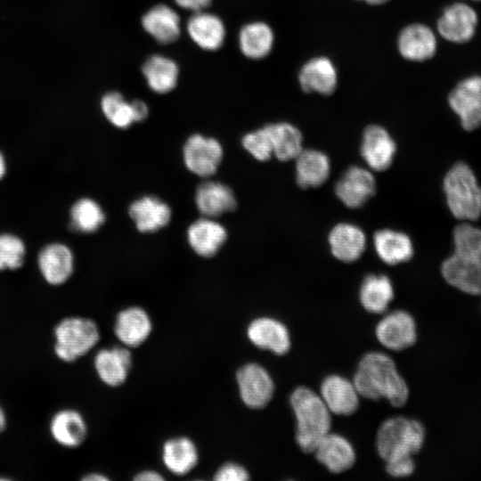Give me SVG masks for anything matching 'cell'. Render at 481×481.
Masks as SVG:
<instances>
[{
	"instance_id": "7dc6e473",
	"label": "cell",
	"mask_w": 481,
	"mask_h": 481,
	"mask_svg": "<svg viewBox=\"0 0 481 481\" xmlns=\"http://www.w3.org/2000/svg\"><path fill=\"white\" fill-rule=\"evenodd\" d=\"M358 1H363L369 4L379 5V4H385L389 0H358Z\"/></svg>"
},
{
	"instance_id": "52a82bcc",
	"label": "cell",
	"mask_w": 481,
	"mask_h": 481,
	"mask_svg": "<svg viewBox=\"0 0 481 481\" xmlns=\"http://www.w3.org/2000/svg\"><path fill=\"white\" fill-rule=\"evenodd\" d=\"M240 399L249 408H264L272 399L273 381L268 371L256 363L241 366L236 373Z\"/></svg>"
},
{
	"instance_id": "9c48e42d",
	"label": "cell",
	"mask_w": 481,
	"mask_h": 481,
	"mask_svg": "<svg viewBox=\"0 0 481 481\" xmlns=\"http://www.w3.org/2000/svg\"><path fill=\"white\" fill-rule=\"evenodd\" d=\"M449 104L466 130L481 125V77H471L457 85L449 95Z\"/></svg>"
},
{
	"instance_id": "2e32d148",
	"label": "cell",
	"mask_w": 481,
	"mask_h": 481,
	"mask_svg": "<svg viewBox=\"0 0 481 481\" xmlns=\"http://www.w3.org/2000/svg\"><path fill=\"white\" fill-rule=\"evenodd\" d=\"M49 431L52 438L65 448L80 446L87 435V424L77 410L65 408L57 411L51 418Z\"/></svg>"
},
{
	"instance_id": "d4e9b609",
	"label": "cell",
	"mask_w": 481,
	"mask_h": 481,
	"mask_svg": "<svg viewBox=\"0 0 481 481\" xmlns=\"http://www.w3.org/2000/svg\"><path fill=\"white\" fill-rule=\"evenodd\" d=\"M128 213L137 230L142 232H156L166 226L171 219L169 206L154 196H143L135 200Z\"/></svg>"
},
{
	"instance_id": "8fae6325",
	"label": "cell",
	"mask_w": 481,
	"mask_h": 481,
	"mask_svg": "<svg viewBox=\"0 0 481 481\" xmlns=\"http://www.w3.org/2000/svg\"><path fill=\"white\" fill-rule=\"evenodd\" d=\"M376 181L366 168L348 167L335 185V193L340 201L350 208H358L375 193Z\"/></svg>"
},
{
	"instance_id": "cb8c5ba5",
	"label": "cell",
	"mask_w": 481,
	"mask_h": 481,
	"mask_svg": "<svg viewBox=\"0 0 481 481\" xmlns=\"http://www.w3.org/2000/svg\"><path fill=\"white\" fill-rule=\"evenodd\" d=\"M186 28L191 39L204 50H217L224 41L225 28L222 20L203 10L194 12Z\"/></svg>"
},
{
	"instance_id": "d6a6232c",
	"label": "cell",
	"mask_w": 481,
	"mask_h": 481,
	"mask_svg": "<svg viewBox=\"0 0 481 481\" xmlns=\"http://www.w3.org/2000/svg\"><path fill=\"white\" fill-rule=\"evenodd\" d=\"M142 70L148 86L156 93L166 94L176 86L179 69L168 57L154 54L146 60Z\"/></svg>"
},
{
	"instance_id": "603a6c76",
	"label": "cell",
	"mask_w": 481,
	"mask_h": 481,
	"mask_svg": "<svg viewBox=\"0 0 481 481\" xmlns=\"http://www.w3.org/2000/svg\"><path fill=\"white\" fill-rule=\"evenodd\" d=\"M397 48L399 53L406 60L426 61L436 52V37L428 27L423 24H411L400 32Z\"/></svg>"
},
{
	"instance_id": "ab89813d",
	"label": "cell",
	"mask_w": 481,
	"mask_h": 481,
	"mask_svg": "<svg viewBox=\"0 0 481 481\" xmlns=\"http://www.w3.org/2000/svg\"><path fill=\"white\" fill-rule=\"evenodd\" d=\"M213 478L216 481H246L249 475L243 466L236 462H226L217 469Z\"/></svg>"
},
{
	"instance_id": "8d00e7d4",
	"label": "cell",
	"mask_w": 481,
	"mask_h": 481,
	"mask_svg": "<svg viewBox=\"0 0 481 481\" xmlns=\"http://www.w3.org/2000/svg\"><path fill=\"white\" fill-rule=\"evenodd\" d=\"M101 108L105 118L116 127L127 128L135 122L131 102H127L118 92L104 94Z\"/></svg>"
},
{
	"instance_id": "7a4b0ae2",
	"label": "cell",
	"mask_w": 481,
	"mask_h": 481,
	"mask_svg": "<svg viewBox=\"0 0 481 481\" xmlns=\"http://www.w3.org/2000/svg\"><path fill=\"white\" fill-rule=\"evenodd\" d=\"M454 252L442 265V273L452 287L481 295V230L467 223L453 232Z\"/></svg>"
},
{
	"instance_id": "5bb4252c",
	"label": "cell",
	"mask_w": 481,
	"mask_h": 481,
	"mask_svg": "<svg viewBox=\"0 0 481 481\" xmlns=\"http://www.w3.org/2000/svg\"><path fill=\"white\" fill-rule=\"evenodd\" d=\"M113 330L123 346L137 347L150 337L152 330L151 319L143 308L129 306L117 314Z\"/></svg>"
},
{
	"instance_id": "4dcf8cb0",
	"label": "cell",
	"mask_w": 481,
	"mask_h": 481,
	"mask_svg": "<svg viewBox=\"0 0 481 481\" xmlns=\"http://www.w3.org/2000/svg\"><path fill=\"white\" fill-rule=\"evenodd\" d=\"M373 245L379 257L390 265L406 262L413 255V245L410 237L392 229L376 232Z\"/></svg>"
},
{
	"instance_id": "d6986e66",
	"label": "cell",
	"mask_w": 481,
	"mask_h": 481,
	"mask_svg": "<svg viewBox=\"0 0 481 481\" xmlns=\"http://www.w3.org/2000/svg\"><path fill=\"white\" fill-rule=\"evenodd\" d=\"M299 85L306 93L332 94L338 84V72L334 63L325 56L307 61L298 75Z\"/></svg>"
},
{
	"instance_id": "f35d334b",
	"label": "cell",
	"mask_w": 481,
	"mask_h": 481,
	"mask_svg": "<svg viewBox=\"0 0 481 481\" xmlns=\"http://www.w3.org/2000/svg\"><path fill=\"white\" fill-rule=\"evenodd\" d=\"M242 146L259 161H266L273 155L272 143L265 126L245 135Z\"/></svg>"
},
{
	"instance_id": "277c9868",
	"label": "cell",
	"mask_w": 481,
	"mask_h": 481,
	"mask_svg": "<svg viewBox=\"0 0 481 481\" xmlns=\"http://www.w3.org/2000/svg\"><path fill=\"white\" fill-rule=\"evenodd\" d=\"M53 353L64 363H73L87 355L99 342L97 323L87 317L69 316L53 329Z\"/></svg>"
},
{
	"instance_id": "e575fe53",
	"label": "cell",
	"mask_w": 481,
	"mask_h": 481,
	"mask_svg": "<svg viewBox=\"0 0 481 481\" xmlns=\"http://www.w3.org/2000/svg\"><path fill=\"white\" fill-rule=\"evenodd\" d=\"M359 298L368 312L383 313L394 298L391 281L383 274L367 275L361 285Z\"/></svg>"
},
{
	"instance_id": "ba28073f",
	"label": "cell",
	"mask_w": 481,
	"mask_h": 481,
	"mask_svg": "<svg viewBox=\"0 0 481 481\" xmlns=\"http://www.w3.org/2000/svg\"><path fill=\"white\" fill-rule=\"evenodd\" d=\"M183 155L184 164L192 173L209 177L218 169L223 149L217 140L195 134L184 143Z\"/></svg>"
},
{
	"instance_id": "ffe728a7",
	"label": "cell",
	"mask_w": 481,
	"mask_h": 481,
	"mask_svg": "<svg viewBox=\"0 0 481 481\" xmlns=\"http://www.w3.org/2000/svg\"><path fill=\"white\" fill-rule=\"evenodd\" d=\"M316 459L332 473L349 469L355 461V452L344 436L329 432L314 450Z\"/></svg>"
},
{
	"instance_id": "6da1fadb",
	"label": "cell",
	"mask_w": 481,
	"mask_h": 481,
	"mask_svg": "<svg viewBox=\"0 0 481 481\" xmlns=\"http://www.w3.org/2000/svg\"><path fill=\"white\" fill-rule=\"evenodd\" d=\"M353 383L359 395L373 400L386 398L395 407L403 406L409 396L406 381L395 362L380 352H371L362 358Z\"/></svg>"
},
{
	"instance_id": "c3c4849f",
	"label": "cell",
	"mask_w": 481,
	"mask_h": 481,
	"mask_svg": "<svg viewBox=\"0 0 481 481\" xmlns=\"http://www.w3.org/2000/svg\"><path fill=\"white\" fill-rule=\"evenodd\" d=\"M4 172H5L4 159L2 154L0 153V179L4 176Z\"/></svg>"
},
{
	"instance_id": "30bf717a",
	"label": "cell",
	"mask_w": 481,
	"mask_h": 481,
	"mask_svg": "<svg viewBox=\"0 0 481 481\" xmlns=\"http://www.w3.org/2000/svg\"><path fill=\"white\" fill-rule=\"evenodd\" d=\"M416 324L405 311L396 310L384 316L376 326V337L385 347L400 351L412 346L417 338Z\"/></svg>"
},
{
	"instance_id": "7c38bea8",
	"label": "cell",
	"mask_w": 481,
	"mask_h": 481,
	"mask_svg": "<svg viewBox=\"0 0 481 481\" xmlns=\"http://www.w3.org/2000/svg\"><path fill=\"white\" fill-rule=\"evenodd\" d=\"M396 145L389 133L381 126L371 125L363 132L361 155L374 171L387 169L394 159Z\"/></svg>"
},
{
	"instance_id": "484cf974",
	"label": "cell",
	"mask_w": 481,
	"mask_h": 481,
	"mask_svg": "<svg viewBox=\"0 0 481 481\" xmlns=\"http://www.w3.org/2000/svg\"><path fill=\"white\" fill-rule=\"evenodd\" d=\"M195 203L204 216L212 218L233 210L237 204L231 188L215 181H205L198 186Z\"/></svg>"
},
{
	"instance_id": "44dd1931",
	"label": "cell",
	"mask_w": 481,
	"mask_h": 481,
	"mask_svg": "<svg viewBox=\"0 0 481 481\" xmlns=\"http://www.w3.org/2000/svg\"><path fill=\"white\" fill-rule=\"evenodd\" d=\"M328 240L332 255L346 263L359 259L366 247L364 232L349 223L336 224L330 230Z\"/></svg>"
},
{
	"instance_id": "5b68a950",
	"label": "cell",
	"mask_w": 481,
	"mask_h": 481,
	"mask_svg": "<svg viewBox=\"0 0 481 481\" xmlns=\"http://www.w3.org/2000/svg\"><path fill=\"white\" fill-rule=\"evenodd\" d=\"M448 207L458 219L475 221L481 215V188L465 163L455 164L444 179Z\"/></svg>"
},
{
	"instance_id": "4316f807",
	"label": "cell",
	"mask_w": 481,
	"mask_h": 481,
	"mask_svg": "<svg viewBox=\"0 0 481 481\" xmlns=\"http://www.w3.org/2000/svg\"><path fill=\"white\" fill-rule=\"evenodd\" d=\"M38 265L49 284L61 285L68 281L73 272L72 253L65 245H48L39 254Z\"/></svg>"
},
{
	"instance_id": "60d3db41",
	"label": "cell",
	"mask_w": 481,
	"mask_h": 481,
	"mask_svg": "<svg viewBox=\"0 0 481 481\" xmlns=\"http://www.w3.org/2000/svg\"><path fill=\"white\" fill-rule=\"evenodd\" d=\"M415 465L412 455L395 457L386 461L387 473L395 477H405L412 474Z\"/></svg>"
},
{
	"instance_id": "83f0119b",
	"label": "cell",
	"mask_w": 481,
	"mask_h": 481,
	"mask_svg": "<svg viewBox=\"0 0 481 481\" xmlns=\"http://www.w3.org/2000/svg\"><path fill=\"white\" fill-rule=\"evenodd\" d=\"M144 30L161 44L175 41L181 33L180 17L166 4H157L142 18Z\"/></svg>"
},
{
	"instance_id": "ee69618b",
	"label": "cell",
	"mask_w": 481,
	"mask_h": 481,
	"mask_svg": "<svg viewBox=\"0 0 481 481\" xmlns=\"http://www.w3.org/2000/svg\"><path fill=\"white\" fill-rule=\"evenodd\" d=\"M163 479L164 477L160 473L151 469L141 471L134 477L136 481H161Z\"/></svg>"
},
{
	"instance_id": "7402d4cb",
	"label": "cell",
	"mask_w": 481,
	"mask_h": 481,
	"mask_svg": "<svg viewBox=\"0 0 481 481\" xmlns=\"http://www.w3.org/2000/svg\"><path fill=\"white\" fill-rule=\"evenodd\" d=\"M227 238L225 228L212 217L203 216L193 222L187 231V240L193 251L200 257L216 255Z\"/></svg>"
},
{
	"instance_id": "7bdbcfd3",
	"label": "cell",
	"mask_w": 481,
	"mask_h": 481,
	"mask_svg": "<svg viewBox=\"0 0 481 481\" xmlns=\"http://www.w3.org/2000/svg\"><path fill=\"white\" fill-rule=\"evenodd\" d=\"M131 108L135 121L139 122L147 118L149 110L143 101L135 100L131 102Z\"/></svg>"
},
{
	"instance_id": "e0dca14e",
	"label": "cell",
	"mask_w": 481,
	"mask_h": 481,
	"mask_svg": "<svg viewBox=\"0 0 481 481\" xmlns=\"http://www.w3.org/2000/svg\"><path fill=\"white\" fill-rule=\"evenodd\" d=\"M321 397L330 412L337 415H350L359 404V394L353 381L336 374L323 379Z\"/></svg>"
},
{
	"instance_id": "d590c367",
	"label": "cell",
	"mask_w": 481,
	"mask_h": 481,
	"mask_svg": "<svg viewBox=\"0 0 481 481\" xmlns=\"http://www.w3.org/2000/svg\"><path fill=\"white\" fill-rule=\"evenodd\" d=\"M72 227L82 232H93L103 224L105 216L100 205L87 198L77 200L70 211Z\"/></svg>"
},
{
	"instance_id": "8992f818",
	"label": "cell",
	"mask_w": 481,
	"mask_h": 481,
	"mask_svg": "<svg viewBox=\"0 0 481 481\" xmlns=\"http://www.w3.org/2000/svg\"><path fill=\"white\" fill-rule=\"evenodd\" d=\"M424 440L425 429L420 421L394 417L380 425L376 445L379 456L386 461L395 457L412 456L421 449Z\"/></svg>"
},
{
	"instance_id": "836d02e7",
	"label": "cell",
	"mask_w": 481,
	"mask_h": 481,
	"mask_svg": "<svg viewBox=\"0 0 481 481\" xmlns=\"http://www.w3.org/2000/svg\"><path fill=\"white\" fill-rule=\"evenodd\" d=\"M265 126L271 139L273 155L281 161L295 159L303 150V137L299 129L287 122Z\"/></svg>"
},
{
	"instance_id": "74e56055",
	"label": "cell",
	"mask_w": 481,
	"mask_h": 481,
	"mask_svg": "<svg viewBox=\"0 0 481 481\" xmlns=\"http://www.w3.org/2000/svg\"><path fill=\"white\" fill-rule=\"evenodd\" d=\"M25 247L18 237L0 235V270H15L23 264Z\"/></svg>"
},
{
	"instance_id": "b9f144b4",
	"label": "cell",
	"mask_w": 481,
	"mask_h": 481,
	"mask_svg": "<svg viewBox=\"0 0 481 481\" xmlns=\"http://www.w3.org/2000/svg\"><path fill=\"white\" fill-rule=\"evenodd\" d=\"M211 0H175L180 7L192 12L204 10Z\"/></svg>"
},
{
	"instance_id": "3957f363",
	"label": "cell",
	"mask_w": 481,
	"mask_h": 481,
	"mask_svg": "<svg viewBox=\"0 0 481 481\" xmlns=\"http://www.w3.org/2000/svg\"><path fill=\"white\" fill-rule=\"evenodd\" d=\"M289 403L297 420V443L303 452H313L330 430L331 412L321 395L306 387H297Z\"/></svg>"
},
{
	"instance_id": "1f68e13d",
	"label": "cell",
	"mask_w": 481,
	"mask_h": 481,
	"mask_svg": "<svg viewBox=\"0 0 481 481\" xmlns=\"http://www.w3.org/2000/svg\"><path fill=\"white\" fill-rule=\"evenodd\" d=\"M273 40L271 27L263 21L248 23L239 33V46L241 53L254 60L268 55L273 48Z\"/></svg>"
},
{
	"instance_id": "ac0fdd59",
	"label": "cell",
	"mask_w": 481,
	"mask_h": 481,
	"mask_svg": "<svg viewBox=\"0 0 481 481\" xmlns=\"http://www.w3.org/2000/svg\"><path fill=\"white\" fill-rule=\"evenodd\" d=\"M477 17L475 11L467 4H454L444 9L438 20L437 29L445 39L463 43L475 33Z\"/></svg>"
},
{
	"instance_id": "f1b7e54d",
	"label": "cell",
	"mask_w": 481,
	"mask_h": 481,
	"mask_svg": "<svg viewBox=\"0 0 481 481\" xmlns=\"http://www.w3.org/2000/svg\"><path fill=\"white\" fill-rule=\"evenodd\" d=\"M295 161L296 180L301 188L318 187L324 183L330 175V159L321 151L303 149Z\"/></svg>"
},
{
	"instance_id": "4fadbf2b",
	"label": "cell",
	"mask_w": 481,
	"mask_h": 481,
	"mask_svg": "<svg viewBox=\"0 0 481 481\" xmlns=\"http://www.w3.org/2000/svg\"><path fill=\"white\" fill-rule=\"evenodd\" d=\"M94 366L102 382L111 387H119L129 375L132 367L131 352L123 345L102 348L94 355Z\"/></svg>"
},
{
	"instance_id": "bcb514c9",
	"label": "cell",
	"mask_w": 481,
	"mask_h": 481,
	"mask_svg": "<svg viewBox=\"0 0 481 481\" xmlns=\"http://www.w3.org/2000/svg\"><path fill=\"white\" fill-rule=\"evenodd\" d=\"M7 417L4 408L0 405V434L6 428Z\"/></svg>"
},
{
	"instance_id": "9a60e30c",
	"label": "cell",
	"mask_w": 481,
	"mask_h": 481,
	"mask_svg": "<svg viewBox=\"0 0 481 481\" xmlns=\"http://www.w3.org/2000/svg\"><path fill=\"white\" fill-rule=\"evenodd\" d=\"M247 336L256 346L285 355L290 347V337L286 326L272 317H258L247 328Z\"/></svg>"
},
{
	"instance_id": "f6af8a7d",
	"label": "cell",
	"mask_w": 481,
	"mask_h": 481,
	"mask_svg": "<svg viewBox=\"0 0 481 481\" xmlns=\"http://www.w3.org/2000/svg\"><path fill=\"white\" fill-rule=\"evenodd\" d=\"M83 481H107L109 477L102 473L93 472L85 475L82 478Z\"/></svg>"
},
{
	"instance_id": "f546056e",
	"label": "cell",
	"mask_w": 481,
	"mask_h": 481,
	"mask_svg": "<svg viewBox=\"0 0 481 481\" xmlns=\"http://www.w3.org/2000/svg\"><path fill=\"white\" fill-rule=\"evenodd\" d=\"M161 455L165 467L176 476L191 472L199 461L197 446L187 436H176L167 440L163 444Z\"/></svg>"
}]
</instances>
